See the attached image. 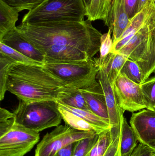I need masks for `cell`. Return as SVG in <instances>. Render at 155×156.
Listing matches in <instances>:
<instances>
[{"label":"cell","mask_w":155,"mask_h":156,"mask_svg":"<svg viewBox=\"0 0 155 156\" xmlns=\"http://www.w3.org/2000/svg\"><path fill=\"white\" fill-rule=\"evenodd\" d=\"M144 147L145 145L140 143V144L137 145V147L135 149L131 156H139L142 153L143 149L144 148Z\"/></svg>","instance_id":"35"},{"label":"cell","mask_w":155,"mask_h":156,"mask_svg":"<svg viewBox=\"0 0 155 156\" xmlns=\"http://www.w3.org/2000/svg\"><path fill=\"white\" fill-rule=\"evenodd\" d=\"M151 156H155V153H153V152H152V154H151Z\"/></svg>","instance_id":"40"},{"label":"cell","mask_w":155,"mask_h":156,"mask_svg":"<svg viewBox=\"0 0 155 156\" xmlns=\"http://www.w3.org/2000/svg\"><path fill=\"white\" fill-rule=\"evenodd\" d=\"M96 134L76 130L66 124L59 125L45 135L37 145L35 156H54L65 147Z\"/></svg>","instance_id":"7"},{"label":"cell","mask_w":155,"mask_h":156,"mask_svg":"<svg viewBox=\"0 0 155 156\" xmlns=\"http://www.w3.org/2000/svg\"><path fill=\"white\" fill-rule=\"evenodd\" d=\"M0 53L9 57L17 64L42 66L44 65L29 58L2 42H0Z\"/></svg>","instance_id":"27"},{"label":"cell","mask_w":155,"mask_h":156,"mask_svg":"<svg viewBox=\"0 0 155 156\" xmlns=\"http://www.w3.org/2000/svg\"><path fill=\"white\" fill-rule=\"evenodd\" d=\"M124 113L122 110L120 115V154L121 156H131L137 147L138 141L133 128L124 116Z\"/></svg>","instance_id":"16"},{"label":"cell","mask_w":155,"mask_h":156,"mask_svg":"<svg viewBox=\"0 0 155 156\" xmlns=\"http://www.w3.org/2000/svg\"><path fill=\"white\" fill-rule=\"evenodd\" d=\"M139 1V0H124L126 12L130 19L137 13Z\"/></svg>","instance_id":"33"},{"label":"cell","mask_w":155,"mask_h":156,"mask_svg":"<svg viewBox=\"0 0 155 156\" xmlns=\"http://www.w3.org/2000/svg\"><path fill=\"white\" fill-rule=\"evenodd\" d=\"M96 78L102 85L104 94L110 125L112 127L118 126L120 124L122 110L118 106L112 83L109 80L106 72L102 68H99Z\"/></svg>","instance_id":"15"},{"label":"cell","mask_w":155,"mask_h":156,"mask_svg":"<svg viewBox=\"0 0 155 156\" xmlns=\"http://www.w3.org/2000/svg\"><path fill=\"white\" fill-rule=\"evenodd\" d=\"M8 5L16 8L19 12L31 11L36 8L45 0H2Z\"/></svg>","instance_id":"31"},{"label":"cell","mask_w":155,"mask_h":156,"mask_svg":"<svg viewBox=\"0 0 155 156\" xmlns=\"http://www.w3.org/2000/svg\"><path fill=\"white\" fill-rule=\"evenodd\" d=\"M40 139L39 133L15 123L0 127V156H24Z\"/></svg>","instance_id":"6"},{"label":"cell","mask_w":155,"mask_h":156,"mask_svg":"<svg viewBox=\"0 0 155 156\" xmlns=\"http://www.w3.org/2000/svg\"><path fill=\"white\" fill-rule=\"evenodd\" d=\"M155 9V0H153L133 18L120 39L113 44L111 53H117L143 26Z\"/></svg>","instance_id":"13"},{"label":"cell","mask_w":155,"mask_h":156,"mask_svg":"<svg viewBox=\"0 0 155 156\" xmlns=\"http://www.w3.org/2000/svg\"><path fill=\"white\" fill-rule=\"evenodd\" d=\"M112 33V30L109 29L107 33L103 34L101 37L100 57L94 58L96 65L98 68L103 65L107 55L112 52L113 45L112 37H111Z\"/></svg>","instance_id":"29"},{"label":"cell","mask_w":155,"mask_h":156,"mask_svg":"<svg viewBox=\"0 0 155 156\" xmlns=\"http://www.w3.org/2000/svg\"><path fill=\"white\" fill-rule=\"evenodd\" d=\"M86 8L83 0H45L24 16L22 23L84 21Z\"/></svg>","instance_id":"4"},{"label":"cell","mask_w":155,"mask_h":156,"mask_svg":"<svg viewBox=\"0 0 155 156\" xmlns=\"http://www.w3.org/2000/svg\"><path fill=\"white\" fill-rule=\"evenodd\" d=\"M146 146L153 153H155V140L151 141Z\"/></svg>","instance_id":"38"},{"label":"cell","mask_w":155,"mask_h":156,"mask_svg":"<svg viewBox=\"0 0 155 156\" xmlns=\"http://www.w3.org/2000/svg\"><path fill=\"white\" fill-rule=\"evenodd\" d=\"M99 135V134H96L93 136L81 139L75 143L73 156H87L96 143Z\"/></svg>","instance_id":"30"},{"label":"cell","mask_w":155,"mask_h":156,"mask_svg":"<svg viewBox=\"0 0 155 156\" xmlns=\"http://www.w3.org/2000/svg\"><path fill=\"white\" fill-rule=\"evenodd\" d=\"M152 152L148 148L146 145H145L142 153L139 156H151Z\"/></svg>","instance_id":"37"},{"label":"cell","mask_w":155,"mask_h":156,"mask_svg":"<svg viewBox=\"0 0 155 156\" xmlns=\"http://www.w3.org/2000/svg\"><path fill=\"white\" fill-rule=\"evenodd\" d=\"M127 59L126 57L122 54L111 53L107 55L103 65L99 68H102L104 69L109 80L113 83L120 74Z\"/></svg>","instance_id":"20"},{"label":"cell","mask_w":155,"mask_h":156,"mask_svg":"<svg viewBox=\"0 0 155 156\" xmlns=\"http://www.w3.org/2000/svg\"><path fill=\"white\" fill-rule=\"evenodd\" d=\"M13 113L16 123L37 133L57 127L63 120L58 103L52 100L28 102L20 100Z\"/></svg>","instance_id":"3"},{"label":"cell","mask_w":155,"mask_h":156,"mask_svg":"<svg viewBox=\"0 0 155 156\" xmlns=\"http://www.w3.org/2000/svg\"><path fill=\"white\" fill-rule=\"evenodd\" d=\"M113 1L91 0L90 5L86 9V16L87 17V20L91 22L102 20L106 25Z\"/></svg>","instance_id":"19"},{"label":"cell","mask_w":155,"mask_h":156,"mask_svg":"<svg viewBox=\"0 0 155 156\" xmlns=\"http://www.w3.org/2000/svg\"><path fill=\"white\" fill-rule=\"evenodd\" d=\"M155 26V9L143 26L117 53L140 65L145 63L150 54V37Z\"/></svg>","instance_id":"9"},{"label":"cell","mask_w":155,"mask_h":156,"mask_svg":"<svg viewBox=\"0 0 155 156\" xmlns=\"http://www.w3.org/2000/svg\"><path fill=\"white\" fill-rule=\"evenodd\" d=\"M59 108L63 120L64 121L66 124L67 125L70 127L79 131L94 132L97 134L101 133L103 132L93 126L81 117L65 110L59 105Z\"/></svg>","instance_id":"22"},{"label":"cell","mask_w":155,"mask_h":156,"mask_svg":"<svg viewBox=\"0 0 155 156\" xmlns=\"http://www.w3.org/2000/svg\"><path fill=\"white\" fill-rule=\"evenodd\" d=\"M146 109L155 111V76L140 84Z\"/></svg>","instance_id":"26"},{"label":"cell","mask_w":155,"mask_h":156,"mask_svg":"<svg viewBox=\"0 0 155 156\" xmlns=\"http://www.w3.org/2000/svg\"><path fill=\"white\" fill-rule=\"evenodd\" d=\"M83 1L86 8V9L88 7V6H89V5H90L91 0H83Z\"/></svg>","instance_id":"39"},{"label":"cell","mask_w":155,"mask_h":156,"mask_svg":"<svg viewBox=\"0 0 155 156\" xmlns=\"http://www.w3.org/2000/svg\"><path fill=\"white\" fill-rule=\"evenodd\" d=\"M75 144V143H73L59 150L54 156H73Z\"/></svg>","instance_id":"34"},{"label":"cell","mask_w":155,"mask_h":156,"mask_svg":"<svg viewBox=\"0 0 155 156\" xmlns=\"http://www.w3.org/2000/svg\"><path fill=\"white\" fill-rule=\"evenodd\" d=\"M142 69L143 83L155 73V26L152 29L150 37V54L145 63L139 65Z\"/></svg>","instance_id":"25"},{"label":"cell","mask_w":155,"mask_h":156,"mask_svg":"<svg viewBox=\"0 0 155 156\" xmlns=\"http://www.w3.org/2000/svg\"><path fill=\"white\" fill-rule=\"evenodd\" d=\"M80 90L91 111L110 123L104 94L99 82L96 81L89 87Z\"/></svg>","instance_id":"14"},{"label":"cell","mask_w":155,"mask_h":156,"mask_svg":"<svg viewBox=\"0 0 155 156\" xmlns=\"http://www.w3.org/2000/svg\"><path fill=\"white\" fill-rule=\"evenodd\" d=\"M112 85L118 106L124 112H134L146 109L140 84L120 73Z\"/></svg>","instance_id":"8"},{"label":"cell","mask_w":155,"mask_h":156,"mask_svg":"<svg viewBox=\"0 0 155 156\" xmlns=\"http://www.w3.org/2000/svg\"><path fill=\"white\" fill-rule=\"evenodd\" d=\"M56 101L74 108L91 111L80 89L65 88L58 94Z\"/></svg>","instance_id":"18"},{"label":"cell","mask_w":155,"mask_h":156,"mask_svg":"<svg viewBox=\"0 0 155 156\" xmlns=\"http://www.w3.org/2000/svg\"><path fill=\"white\" fill-rule=\"evenodd\" d=\"M130 20L124 0H113L106 26L112 30L113 44L120 39L128 27Z\"/></svg>","instance_id":"12"},{"label":"cell","mask_w":155,"mask_h":156,"mask_svg":"<svg viewBox=\"0 0 155 156\" xmlns=\"http://www.w3.org/2000/svg\"><path fill=\"white\" fill-rule=\"evenodd\" d=\"M114 137L107 151L103 156H121L120 154L121 132L120 124L118 126L113 127Z\"/></svg>","instance_id":"32"},{"label":"cell","mask_w":155,"mask_h":156,"mask_svg":"<svg viewBox=\"0 0 155 156\" xmlns=\"http://www.w3.org/2000/svg\"><path fill=\"white\" fill-rule=\"evenodd\" d=\"M130 123L140 144L146 145L155 140V111L146 109L133 113Z\"/></svg>","instance_id":"10"},{"label":"cell","mask_w":155,"mask_h":156,"mask_svg":"<svg viewBox=\"0 0 155 156\" xmlns=\"http://www.w3.org/2000/svg\"><path fill=\"white\" fill-rule=\"evenodd\" d=\"M153 0H139L137 12H140L146 6L149 4Z\"/></svg>","instance_id":"36"},{"label":"cell","mask_w":155,"mask_h":156,"mask_svg":"<svg viewBox=\"0 0 155 156\" xmlns=\"http://www.w3.org/2000/svg\"><path fill=\"white\" fill-rule=\"evenodd\" d=\"M0 42L13 48L29 58L44 64L45 58L41 52L22 35L17 27L8 32Z\"/></svg>","instance_id":"11"},{"label":"cell","mask_w":155,"mask_h":156,"mask_svg":"<svg viewBox=\"0 0 155 156\" xmlns=\"http://www.w3.org/2000/svg\"><path fill=\"white\" fill-rule=\"evenodd\" d=\"M19 12L0 0V40L8 32L16 28Z\"/></svg>","instance_id":"17"},{"label":"cell","mask_w":155,"mask_h":156,"mask_svg":"<svg viewBox=\"0 0 155 156\" xmlns=\"http://www.w3.org/2000/svg\"><path fill=\"white\" fill-rule=\"evenodd\" d=\"M113 127L99 134L95 144L86 156H103L113 139Z\"/></svg>","instance_id":"23"},{"label":"cell","mask_w":155,"mask_h":156,"mask_svg":"<svg viewBox=\"0 0 155 156\" xmlns=\"http://www.w3.org/2000/svg\"><path fill=\"white\" fill-rule=\"evenodd\" d=\"M58 104L65 110L81 117L101 131H104L112 127L108 122L96 115L92 111L77 109L62 104L58 103Z\"/></svg>","instance_id":"21"},{"label":"cell","mask_w":155,"mask_h":156,"mask_svg":"<svg viewBox=\"0 0 155 156\" xmlns=\"http://www.w3.org/2000/svg\"><path fill=\"white\" fill-rule=\"evenodd\" d=\"M44 68L60 79L66 88L83 89L96 81L99 69L94 59L77 63H45Z\"/></svg>","instance_id":"5"},{"label":"cell","mask_w":155,"mask_h":156,"mask_svg":"<svg viewBox=\"0 0 155 156\" xmlns=\"http://www.w3.org/2000/svg\"><path fill=\"white\" fill-rule=\"evenodd\" d=\"M66 88L62 82L42 66L15 64L11 68L7 91L25 102L56 101Z\"/></svg>","instance_id":"2"},{"label":"cell","mask_w":155,"mask_h":156,"mask_svg":"<svg viewBox=\"0 0 155 156\" xmlns=\"http://www.w3.org/2000/svg\"><path fill=\"white\" fill-rule=\"evenodd\" d=\"M17 64L9 57L0 53V100L2 101L7 91V83L10 69Z\"/></svg>","instance_id":"24"},{"label":"cell","mask_w":155,"mask_h":156,"mask_svg":"<svg viewBox=\"0 0 155 156\" xmlns=\"http://www.w3.org/2000/svg\"><path fill=\"white\" fill-rule=\"evenodd\" d=\"M120 73L137 84H141L143 83L142 69L136 62L128 58L125 63Z\"/></svg>","instance_id":"28"},{"label":"cell","mask_w":155,"mask_h":156,"mask_svg":"<svg viewBox=\"0 0 155 156\" xmlns=\"http://www.w3.org/2000/svg\"><path fill=\"white\" fill-rule=\"evenodd\" d=\"M16 27L43 55L45 63H77L92 59L100 51L103 34L87 19L22 23Z\"/></svg>","instance_id":"1"}]
</instances>
